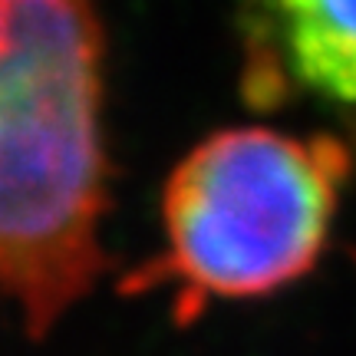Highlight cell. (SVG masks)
<instances>
[{
  "label": "cell",
  "mask_w": 356,
  "mask_h": 356,
  "mask_svg": "<svg viewBox=\"0 0 356 356\" xmlns=\"http://www.w3.org/2000/svg\"><path fill=\"white\" fill-rule=\"evenodd\" d=\"M350 152L333 136L221 129L198 142L162 191V251L126 293H172L188 323L215 300H257L307 277L323 254Z\"/></svg>",
  "instance_id": "7a4b0ae2"
},
{
  "label": "cell",
  "mask_w": 356,
  "mask_h": 356,
  "mask_svg": "<svg viewBox=\"0 0 356 356\" xmlns=\"http://www.w3.org/2000/svg\"><path fill=\"white\" fill-rule=\"evenodd\" d=\"M244 92L274 106L300 89L356 106V0H248Z\"/></svg>",
  "instance_id": "3957f363"
},
{
  "label": "cell",
  "mask_w": 356,
  "mask_h": 356,
  "mask_svg": "<svg viewBox=\"0 0 356 356\" xmlns=\"http://www.w3.org/2000/svg\"><path fill=\"white\" fill-rule=\"evenodd\" d=\"M102 26L92 0H0V293L30 337L106 267Z\"/></svg>",
  "instance_id": "6da1fadb"
}]
</instances>
